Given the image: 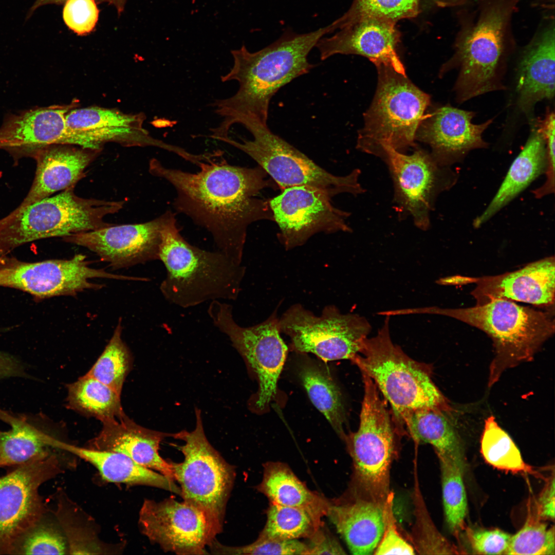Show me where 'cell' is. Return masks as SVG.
<instances>
[{
  "mask_svg": "<svg viewBox=\"0 0 555 555\" xmlns=\"http://www.w3.org/2000/svg\"><path fill=\"white\" fill-rule=\"evenodd\" d=\"M221 155L201 162L196 173L168 168L156 159L150 170L174 188L175 210L206 229L218 251L242 264L248 227L260 219H273L269 202L255 197L269 184L260 166L231 165L217 160Z\"/></svg>",
  "mask_w": 555,
  "mask_h": 555,
  "instance_id": "obj_1",
  "label": "cell"
},
{
  "mask_svg": "<svg viewBox=\"0 0 555 555\" xmlns=\"http://www.w3.org/2000/svg\"><path fill=\"white\" fill-rule=\"evenodd\" d=\"M335 30L332 23L305 33L287 31L275 42L254 52L243 45L232 50L233 65L221 77L223 82H238L235 95L217 99L211 105L223 118L217 130L227 133L234 124L249 119L267 125L271 99L282 87L308 73L315 65L308 55L319 40Z\"/></svg>",
  "mask_w": 555,
  "mask_h": 555,
  "instance_id": "obj_2",
  "label": "cell"
},
{
  "mask_svg": "<svg viewBox=\"0 0 555 555\" xmlns=\"http://www.w3.org/2000/svg\"><path fill=\"white\" fill-rule=\"evenodd\" d=\"M159 260L166 269L160 289L166 300L183 308L211 300H235L245 267L222 252L189 243L180 234L171 211L161 231Z\"/></svg>",
  "mask_w": 555,
  "mask_h": 555,
  "instance_id": "obj_3",
  "label": "cell"
},
{
  "mask_svg": "<svg viewBox=\"0 0 555 555\" xmlns=\"http://www.w3.org/2000/svg\"><path fill=\"white\" fill-rule=\"evenodd\" d=\"M411 313L449 317L488 335L494 349L489 387L498 380L505 370L531 361L554 332V321L550 312L520 306L506 299H494L468 308H412Z\"/></svg>",
  "mask_w": 555,
  "mask_h": 555,
  "instance_id": "obj_4",
  "label": "cell"
},
{
  "mask_svg": "<svg viewBox=\"0 0 555 555\" xmlns=\"http://www.w3.org/2000/svg\"><path fill=\"white\" fill-rule=\"evenodd\" d=\"M389 319L386 316L375 337L364 340L351 361L373 380L401 422L422 410L451 415L453 409L432 381L429 366L413 360L393 343Z\"/></svg>",
  "mask_w": 555,
  "mask_h": 555,
  "instance_id": "obj_5",
  "label": "cell"
},
{
  "mask_svg": "<svg viewBox=\"0 0 555 555\" xmlns=\"http://www.w3.org/2000/svg\"><path fill=\"white\" fill-rule=\"evenodd\" d=\"M519 0H493L477 21L460 34L452 58L441 73L459 70L454 90L458 102L505 88L502 79L507 55V28Z\"/></svg>",
  "mask_w": 555,
  "mask_h": 555,
  "instance_id": "obj_6",
  "label": "cell"
},
{
  "mask_svg": "<svg viewBox=\"0 0 555 555\" xmlns=\"http://www.w3.org/2000/svg\"><path fill=\"white\" fill-rule=\"evenodd\" d=\"M124 201L84 198L75 193V187L22 208H16L0 219V256L27 243L104 228V220L118 212Z\"/></svg>",
  "mask_w": 555,
  "mask_h": 555,
  "instance_id": "obj_7",
  "label": "cell"
},
{
  "mask_svg": "<svg viewBox=\"0 0 555 555\" xmlns=\"http://www.w3.org/2000/svg\"><path fill=\"white\" fill-rule=\"evenodd\" d=\"M196 426L191 431L175 433L182 440L179 447L184 459L171 461L175 481L180 485L183 501L201 511L213 539L223 530L227 504L235 477L234 467L228 464L208 441L204 432L200 411L196 408Z\"/></svg>",
  "mask_w": 555,
  "mask_h": 555,
  "instance_id": "obj_8",
  "label": "cell"
},
{
  "mask_svg": "<svg viewBox=\"0 0 555 555\" xmlns=\"http://www.w3.org/2000/svg\"><path fill=\"white\" fill-rule=\"evenodd\" d=\"M376 67L377 87L364 115V124L359 132L357 147L373 155L383 146L402 152L415 145L430 98L406 76L385 66Z\"/></svg>",
  "mask_w": 555,
  "mask_h": 555,
  "instance_id": "obj_9",
  "label": "cell"
},
{
  "mask_svg": "<svg viewBox=\"0 0 555 555\" xmlns=\"http://www.w3.org/2000/svg\"><path fill=\"white\" fill-rule=\"evenodd\" d=\"M364 396L356 432L344 435L354 466V493L384 504L390 490V470L395 453L391 416L373 380L362 373Z\"/></svg>",
  "mask_w": 555,
  "mask_h": 555,
  "instance_id": "obj_10",
  "label": "cell"
},
{
  "mask_svg": "<svg viewBox=\"0 0 555 555\" xmlns=\"http://www.w3.org/2000/svg\"><path fill=\"white\" fill-rule=\"evenodd\" d=\"M238 123L252 134L253 139L237 141L228 136L220 141L250 156L282 191L297 186H310L323 190L331 197L340 193L358 195L364 192L359 182L358 169L344 176L334 175L272 133L268 125L248 119Z\"/></svg>",
  "mask_w": 555,
  "mask_h": 555,
  "instance_id": "obj_11",
  "label": "cell"
},
{
  "mask_svg": "<svg viewBox=\"0 0 555 555\" xmlns=\"http://www.w3.org/2000/svg\"><path fill=\"white\" fill-rule=\"evenodd\" d=\"M281 333L291 340L299 353H311L325 361L349 359L359 353L371 326L357 314H343L328 305L316 316L301 304L288 308L279 319Z\"/></svg>",
  "mask_w": 555,
  "mask_h": 555,
  "instance_id": "obj_12",
  "label": "cell"
},
{
  "mask_svg": "<svg viewBox=\"0 0 555 555\" xmlns=\"http://www.w3.org/2000/svg\"><path fill=\"white\" fill-rule=\"evenodd\" d=\"M208 313L214 326L229 338L257 375L259 391L255 404L263 409L276 394L288 350L280 336L277 309L264 321L247 327L235 321L232 306L219 300L211 301Z\"/></svg>",
  "mask_w": 555,
  "mask_h": 555,
  "instance_id": "obj_13",
  "label": "cell"
},
{
  "mask_svg": "<svg viewBox=\"0 0 555 555\" xmlns=\"http://www.w3.org/2000/svg\"><path fill=\"white\" fill-rule=\"evenodd\" d=\"M61 472L51 453L0 477V554H12L22 536L42 520L45 508L39 488Z\"/></svg>",
  "mask_w": 555,
  "mask_h": 555,
  "instance_id": "obj_14",
  "label": "cell"
},
{
  "mask_svg": "<svg viewBox=\"0 0 555 555\" xmlns=\"http://www.w3.org/2000/svg\"><path fill=\"white\" fill-rule=\"evenodd\" d=\"M93 278L139 280L91 268L83 254L68 260L32 263L0 256V286L21 290L38 299L73 296L85 290L102 288L103 285L90 282Z\"/></svg>",
  "mask_w": 555,
  "mask_h": 555,
  "instance_id": "obj_15",
  "label": "cell"
},
{
  "mask_svg": "<svg viewBox=\"0 0 555 555\" xmlns=\"http://www.w3.org/2000/svg\"><path fill=\"white\" fill-rule=\"evenodd\" d=\"M374 155L388 167L399 209L411 216L417 227L427 230L436 197L450 185L445 166L440 165L431 153L421 149L405 154L383 146Z\"/></svg>",
  "mask_w": 555,
  "mask_h": 555,
  "instance_id": "obj_16",
  "label": "cell"
},
{
  "mask_svg": "<svg viewBox=\"0 0 555 555\" xmlns=\"http://www.w3.org/2000/svg\"><path fill=\"white\" fill-rule=\"evenodd\" d=\"M331 198L323 190L303 186L286 189L269 201L286 249L302 245L319 232L351 231L346 222L349 213L335 207Z\"/></svg>",
  "mask_w": 555,
  "mask_h": 555,
  "instance_id": "obj_17",
  "label": "cell"
},
{
  "mask_svg": "<svg viewBox=\"0 0 555 555\" xmlns=\"http://www.w3.org/2000/svg\"><path fill=\"white\" fill-rule=\"evenodd\" d=\"M141 532L165 552L205 554L213 539L203 513L172 497L160 502L145 499L139 513Z\"/></svg>",
  "mask_w": 555,
  "mask_h": 555,
  "instance_id": "obj_18",
  "label": "cell"
},
{
  "mask_svg": "<svg viewBox=\"0 0 555 555\" xmlns=\"http://www.w3.org/2000/svg\"><path fill=\"white\" fill-rule=\"evenodd\" d=\"M143 114H130L114 108L91 106L71 109L67 126L78 146L101 151L106 142L125 146H155L173 153L191 162L194 154L152 137L143 128Z\"/></svg>",
  "mask_w": 555,
  "mask_h": 555,
  "instance_id": "obj_19",
  "label": "cell"
},
{
  "mask_svg": "<svg viewBox=\"0 0 555 555\" xmlns=\"http://www.w3.org/2000/svg\"><path fill=\"white\" fill-rule=\"evenodd\" d=\"M171 211L146 223L115 225L62 237L85 247L114 269L159 259L162 229Z\"/></svg>",
  "mask_w": 555,
  "mask_h": 555,
  "instance_id": "obj_20",
  "label": "cell"
},
{
  "mask_svg": "<svg viewBox=\"0 0 555 555\" xmlns=\"http://www.w3.org/2000/svg\"><path fill=\"white\" fill-rule=\"evenodd\" d=\"M554 258L550 256L511 272L477 278L450 276L440 279L438 283L474 284L471 294L476 305L494 299H506L548 306L553 305L554 301Z\"/></svg>",
  "mask_w": 555,
  "mask_h": 555,
  "instance_id": "obj_21",
  "label": "cell"
},
{
  "mask_svg": "<svg viewBox=\"0 0 555 555\" xmlns=\"http://www.w3.org/2000/svg\"><path fill=\"white\" fill-rule=\"evenodd\" d=\"M338 29L332 36L322 37L317 43L322 60L336 54H358L368 58L376 66H385L406 76L396 51L400 35L395 22L361 16L342 24Z\"/></svg>",
  "mask_w": 555,
  "mask_h": 555,
  "instance_id": "obj_22",
  "label": "cell"
},
{
  "mask_svg": "<svg viewBox=\"0 0 555 555\" xmlns=\"http://www.w3.org/2000/svg\"><path fill=\"white\" fill-rule=\"evenodd\" d=\"M75 104L35 107L6 115L0 126V149L16 158L31 157L49 145H77L66 121Z\"/></svg>",
  "mask_w": 555,
  "mask_h": 555,
  "instance_id": "obj_23",
  "label": "cell"
},
{
  "mask_svg": "<svg viewBox=\"0 0 555 555\" xmlns=\"http://www.w3.org/2000/svg\"><path fill=\"white\" fill-rule=\"evenodd\" d=\"M474 115L473 112L448 105L437 108L425 115L416 139L431 147V154L440 165L450 164L471 150L487 145L482 135L493 120L475 124L472 122Z\"/></svg>",
  "mask_w": 555,
  "mask_h": 555,
  "instance_id": "obj_24",
  "label": "cell"
},
{
  "mask_svg": "<svg viewBox=\"0 0 555 555\" xmlns=\"http://www.w3.org/2000/svg\"><path fill=\"white\" fill-rule=\"evenodd\" d=\"M100 152L68 144L49 145L35 151L31 156L36 162L34 178L27 196L17 208L75 187Z\"/></svg>",
  "mask_w": 555,
  "mask_h": 555,
  "instance_id": "obj_25",
  "label": "cell"
},
{
  "mask_svg": "<svg viewBox=\"0 0 555 555\" xmlns=\"http://www.w3.org/2000/svg\"><path fill=\"white\" fill-rule=\"evenodd\" d=\"M99 434L90 440L87 448L123 454L138 464L175 481L172 464L159 454L163 439L174 434L143 428L125 414L119 419L102 423Z\"/></svg>",
  "mask_w": 555,
  "mask_h": 555,
  "instance_id": "obj_26",
  "label": "cell"
},
{
  "mask_svg": "<svg viewBox=\"0 0 555 555\" xmlns=\"http://www.w3.org/2000/svg\"><path fill=\"white\" fill-rule=\"evenodd\" d=\"M554 23L540 33L524 50L517 72V104L529 114L535 104L554 95Z\"/></svg>",
  "mask_w": 555,
  "mask_h": 555,
  "instance_id": "obj_27",
  "label": "cell"
},
{
  "mask_svg": "<svg viewBox=\"0 0 555 555\" xmlns=\"http://www.w3.org/2000/svg\"><path fill=\"white\" fill-rule=\"evenodd\" d=\"M327 514L352 554H374L384 529V504L354 493L349 501L329 504Z\"/></svg>",
  "mask_w": 555,
  "mask_h": 555,
  "instance_id": "obj_28",
  "label": "cell"
},
{
  "mask_svg": "<svg viewBox=\"0 0 555 555\" xmlns=\"http://www.w3.org/2000/svg\"><path fill=\"white\" fill-rule=\"evenodd\" d=\"M41 414L15 413L0 409V420L11 429L0 431V467L19 466L51 453L53 436Z\"/></svg>",
  "mask_w": 555,
  "mask_h": 555,
  "instance_id": "obj_29",
  "label": "cell"
},
{
  "mask_svg": "<svg viewBox=\"0 0 555 555\" xmlns=\"http://www.w3.org/2000/svg\"><path fill=\"white\" fill-rule=\"evenodd\" d=\"M53 442L54 449L68 452L91 464L107 482L128 486H149L180 495V487L175 481L138 464L123 454L80 447L57 438Z\"/></svg>",
  "mask_w": 555,
  "mask_h": 555,
  "instance_id": "obj_30",
  "label": "cell"
},
{
  "mask_svg": "<svg viewBox=\"0 0 555 555\" xmlns=\"http://www.w3.org/2000/svg\"><path fill=\"white\" fill-rule=\"evenodd\" d=\"M545 141L536 128L531 133L522 151L513 161L496 194L485 211L473 222L476 228L487 222L534 180L545 172Z\"/></svg>",
  "mask_w": 555,
  "mask_h": 555,
  "instance_id": "obj_31",
  "label": "cell"
},
{
  "mask_svg": "<svg viewBox=\"0 0 555 555\" xmlns=\"http://www.w3.org/2000/svg\"><path fill=\"white\" fill-rule=\"evenodd\" d=\"M257 490L271 503L303 508L321 515L327 514L329 505L309 490L287 465L279 462L264 465L263 479Z\"/></svg>",
  "mask_w": 555,
  "mask_h": 555,
  "instance_id": "obj_32",
  "label": "cell"
},
{
  "mask_svg": "<svg viewBox=\"0 0 555 555\" xmlns=\"http://www.w3.org/2000/svg\"><path fill=\"white\" fill-rule=\"evenodd\" d=\"M449 414L422 410L406 416L401 422L415 441L431 445L437 455L448 456L465 468L463 448Z\"/></svg>",
  "mask_w": 555,
  "mask_h": 555,
  "instance_id": "obj_33",
  "label": "cell"
},
{
  "mask_svg": "<svg viewBox=\"0 0 555 555\" xmlns=\"http://www.w3.org/2000/svg\"><path fill=\"white\" fill-rule=\"evenodd\" d=\"M67 406L95 417L102 423L118 419L123 412L120 396L111 387L87 375L67 386Z\"/></svg>",
  "mask_w": 555,
  "mask_h": 555,
  "instance_id": "obj_34",
  "label": "cell"
},
{
  "mask_svg": "<svg viewBox=\"0 0 555 555\" xmlns=\"http://www.w3.org/2000/svg\"><path fill=\"white\" fill-rule=\"evenodd\" d=\"M299 375L312 403L344 437L345 411L338 386L324 371L311 364L302 365Z\"/></svg>",
  "mask_w": 555,
  "mask_h": 555,
  "instance_id": "obj_35",
  "label": "cell"
},
{
  "mask_svg": "<svg viewBox=\"0 0 555 555\" xmlns=\"http://www.w3.org/2000/svg\"><path fill=\"white\" fill-rule=\"evenodd\" d=\"M321 516L305 508L270 503L266 524L258 538L274 540L309 538L321 527Z\"/></svg>",
  "mask_w": 555,
  "mask_h": 555,
  "instance_id": "obj_36",
  "label": "cell"
},
{
  "mask_svg": "<svg viewBox=\"0 0 555 555\" xmlns=\"http://www.w3.org/2000/svg\"><path fill=\"white\" fill-rule=\"evenodd\" d=\"M480 444L483 457L493 467L513 473H536L525 462L511 438L493 416L485 420Z\"/></svg>",
  "mask_w": 555,
  "mask_h": 555,
  "instance_id": "obj_37",
  "label": "cell"
},
{
  "mask_svg": "<svg viewBox=\"0 0 555 555\" xmlns=\"http://www.w3.org/2000/svg\"><path fill=\"white\" fill-rule=\"evenodd\" d=\"M442 484V499L446 520L450 531L456 537L465 529L467 500L463 482L465 468L454 459L437 455Z\"/></svg>",
  "mask_w": 555,
  "mask_h": 555,
  "instance_id": "obj_38",
  "label": "cell"
},
{
  "mask_svg": "<svg viewBox=\"0 0 555 555\" xmlns=\"http://www.w3.org/2000/svg\"><path fill=\"white\" fill-rule=\"evenodd\" d=\"M540 515L536 501L530 498L523 527L511 536L505 554H554V527L548 528Z\"/></svg>",
  "mask_w": 555,
  "mask_h": 555,
  "instance_id": "obj_39",
  "label": "cell"
},
{
  "mask_svg": "<svg viewBox=\"0 0 555 555\" xmlns=\"http://www.w3.org/2000/svg\"><path fill=\"white\" fill-rule=\"evenodd\" d=\"M121 319L102 354L86 375L108 385L121 395L130 369L131 355L123 341Z\"/></svg>",
  "mask_w": 555,
  "mask_h": 555,
  "instance_id": "obj_40",
  "label": "cell"
},
{
  "mask_svg": "<svg viewBox=\"0 0 555 555\" xmlns=\"http://www.w3.org/2000/svg\"><path fill=\"white\" fill-rule=\"evenodd\" d=\"M413 493L415 521L412 541L421 554H459V551L437 530L431 518L420 492L417 476Z\"/></svg>",
  "mask_w": 555,
  "mask_h": 555,
  "instance_id": "obj_41",
  "label": "cell"
},
{
  "mask_svg": "<svg viewBox=\"0 0 555 555\" xmlns=\"http://www.w3.org/2000/svg\"><path fill=\"white\" fill-rule=\"evenodd\" d=\"M420 0H354L348 10L336 20L338 27L361 16H371L396 23L415 17L419 11Z\"/></svg>",
  "mask_w": 555,
  "mask_h": 555,
  "instance_id": "obj_42",
  "label": "cell"
},
{
  "mask_svg": "<svg viewBox=\"0 0 555 555\" xmlns=\"http://www.w3.org/2000/svg\"><path fill=\"white\" fill-rule=\"evenodd\" d=\"M66 542L59 530L41 520L22 536L12 554H64L68 551Z\"/></svg>",
  "mask_w": 555,
  "mask_h": 555,
  "instance_id": "obj_43",
  "label": "cell"
},
{
  "mask_svg": "<svg viewBox=\"0 0 555 555\" xmlns=\"http://www.w3.org/2000/svg\"><path fill=\"white\" fill-rule=\"evenodd\" d=\"M216 554H308L306 544L298 540H274L258 538L249 545L239 547L224 545L215 539L209 544Z\"/></svg>",
  "mask_w": 555,
  "mask_h": 555,
  "instance_id": "obj_44",
  "label": "cell"
},
{
  "mask_svg": "<svg viewBox=\"0 0 555 555\" xmlns=\"http://www.w3.org/2000/svg\"><path fill=\"white\" fill-rule=\"evenodd\" d=\"M394 494L391 492L384 503V529L375 554H414L415 549L400 534L393 511Z\"/></svg>",
  "mask_w": 555,
  "mask_h": 555,
  "instance_id": "obj_45",
  "label": "cell"
},
{
  "mask_svg": "<svg viewBox=\"0 0 555 555\" xmlns=\"http://www.w3.org/2000/svg\"><path fill=\"white\" fill-rule=\"evenodd\" d=\"M98 15L99 10L94 0H67L63 13L66 25L80 35L92 31Z\"/></svg>",
  "mask_w": 555,
  "mask_h": 555,
  "instance_id": "obj_46",
  "label": "cell"
},
{
  "mask_svg": "<svg viewBox=\"0 0 555 555\" xmlns=\"http://www.w3.org/2000/svg\"><path fill=\"white\" fill-rule=\"evenodd\" d=\"M467 538L473 551L482 554H505L511 536L498 529L468 528Z\"/></svg>",
  "mask_w": 555,
  "mask_h": 555,
  "instance_id": "obj_47",
  "label": "cell"
},
{
  "mask_svg": "<svg viewBox=\"0 0 555 555\" xmlns=\"http://www.w3.org/2000/svg\"><path fill=\"white\" fill-rule=\"evenodd\" d=\"M553 112L548 111L544 119L539 124L538 131L543 137L546 144L547 164L546 180H554L555 118Z\"/></svg>",
  "mask_w": 555,
  "mask_h": 555,
  "instance_id": "obj_48",
  "label": "cell"
},
{
  "mask_svg": "<svg viewBox=\"0 0 555 555\" xmlns=\"http://www.w3.org/2000/svg\"><path fill=\"white\" fill-rule=\"evenodd\" d=\"M307 544L308 554H345L346 552L337 540L321 529L309 538Z\"/></svg>",
  "mask_w": 555,
  "mask_h": 555,
  "instance_id": "obj_49",
  "label": "cell"
},
{
  "mask_svg": "<svg viewBox=\"0 0 555 555\" xmlns=\"http://www.w3.org/2000/svg\"><path fill=\"white\" fill-rule=\"evenodd\" d=\"M537 509L541 517L544 520H554V475L548 479L538 501Z\"/></svg>",
  "mask_w": 555,
  "mask_h": 555,
  "instance_id": "obj_50",
  "label": "cell"
},
{
  "mask_svg": "<svg viewBox=\"0 0 555 555\" xmlns=\"http://www.w3.org/2000/svg\"><path fill=\"white\" fill-rule=\"evenodd\" d=\"M11 377L30 379L24 364L16 357L0 351V380Z\"/></svg>",
  "mask_w": 555,
  "mask_h": 555,
  "instance_id": "obj_51",
  "label": "cell"
},
{
  "mask_svg": "<svg viewBox=\"0 0 555 555\" xmlns=\"http://www.w3.org/2000/svg\"><path fill=\"white\" fill-rule=\"evenodd\" d=\"M176 120H170L165 118H157L152 122L153 126L157 128L172 127L177 123Z\"/></svg>",
  "mask_w": 555,
  "mask_h": 555,
  "instance_id": "obj_52",
  "label": "cell"
},
{
  "mask_svg": "<svg viewBox=\"0 0 555 555\" xmlns=\"http://www.w3.org/2000/svg\"><path fill=\"white\" fill-rule=\"evenodd\" d=\"M438 6H453L460 4L465 0H431Z\"/></svg>",
  "mask_w": 555,
  "mask_h": 555,
  "instance_id": "obj_53",
  "label": "cell"
},
{
  "mask_svg": "<svg viewBox=\"0 0 555 555\" xmlns=\"http://www.w3.org/2000/svg\"><path fill=\"white\" fill-rule=\"evenodd\" d=\"M67 1V0H37L33 8H35L36 7L44 4L66 3Z\"/></svg>",
  "mask_w": 555,
  "mask_h": 555,
  "instance_id": "obj_54",
  "label": "cell"
},
{
  "mask_svg": "<svg viewBox=\"0 0 555 555\" xmlns=\"http://www.w3.org/2000/svg\"><path fill=\"white\" fill-rule=\"evenodd\" d=\"M108 2L110 3L113 4L117 6L118 8H121L124 0H102Z\"/></svg>",
  "mask_w": 555,
  "mask_h": 555,
  "instance_id": "obj_55",
  "label": "cell"
}]
</instances>
